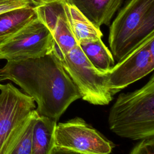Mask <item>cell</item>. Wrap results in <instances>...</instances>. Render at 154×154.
<instances>
[{"instance_id":"cell-4","label":"cell","mask_w":154,"mask_h":154,"mask_svg":"<svg viewBox=\"0 0 154 154\" xmlns=\"http://www.w3.org/2000/svg\"><path fill=\"white\" fill-rule=\"evenodd\" d=\"M36 106L33 99L10 83L0 84V154H10Z\"/></svg>"},{"instance_id":"cell-5","label":"cell","mask_w":154,"mask_h":154,"mask_svg":"<svg viewBox=\"0 0 154 154\" xmlns=\"http://www.w3.org/2000/svg\"><path fill=\"white\" fill-rule=\"evenodd\" d=\"M57 56L77 88L81 99L96 105H106L112 100L106 72L92 65L78 44L66 54Z\"/></svg>"},{"instance_id":"cell-17","label":"cell","mask_w":154,"mask_h":154,"mask_svg":"<svg viewBox=\"0 0 154 154\" xmlns=\"http://www.w3.org/2000/svg\"><path fill=\"white\" fill-rule=\"evenodd\" d=\"M129 154H154V138L143 140L134 146Z\"/></svg>"},{"instance_id":"cell-13","label":"cell","mask_w":154,"mask_h":154,"mask_svg":"<svg viewBox=\"0 0 154 154\" xmlns=\"http://www.w3.org/2000/svg\"><path fill=\"white\" fill-rule=\"evenodd\" d=\"M37 16L34 7L7 11L0 14V42L18 32Z\"/></svg>"},{"instance_id":"cell-11","label":"cell","mask_w":154,"mask_h":154,"mask_svg":"<svg viewBox=\"0 0 154 154\" xmlns=\"http://www.w3.org/2000/svg\"><path fill=\"white\" fill-rule=\"evenodd\" d=\"M67 19L78 44L102 38L100 28L94 25L75 5L63 0Z\"/></svg>"},{"instance_id":"cell-1","label":"cell","mask_w":154,"mask_h":154,"mask_svg":"<svg viewBox=\"0 0 154 154\" xmlns=\"http://www.w3.org/2000/svg\"><path fill=\"white\" fill-rule=\"evenodd\" d=\"M10 80L37 104L35 110L58 122L80 94L54 51L39 58L7 61L0 81Z\"/></svg>"},{"instance_id":"cell-18","label":"cell","mask_w":154,"mask_h":154,"mask_svg":"<svg viewBox=\"0 0 154 154\" xmlns=\"http://www.w3.org/2000/svg\"><path fill=\"white\" fill-rule=\"evenodd\" d=\"M51 154H83L66 148L55 146Z\"/></svg>"},{"instance_id":"cell-10","label":"cell","mask_w":154,"mask_h":154,"mask_svg":"<svg viewBox=\"0 0 154 154\" xmlns=\"http://www.w3.org/2000/svg\"><path fill=\"white\" fill-rule=\"evenodd\" d=\"M75 5L94 25H109L122 0H65Z\"/></svg>"},{"instance_id":"cell-2","label":"cell","mask_w":154,"mask_h":154,"mask_svg":"<svg viewBox=\"0 0 154 154\" xmlns=\"http://www.w3.org/2000/svg\"><path fill=\"white\" fill-rule=\"evenodd\" d=\"M109 129L134 140L154 137V76L141 88L119 95L111 108Z\"/></svg>"},{"instance_id":"cell-8","label":"cell","mask_w":154,"mask_h":154,"mask_svg":"<svg viewBox=\"0 0 154 154\" xmlns=\"http://www.w3.org/2000/svg\"><path fill=\"white\" fill-rule=\"evenodd\" d=\"M55 146L83 154H110L112 145L82 119L57 123Z\"/></svg>"},{"instance_id":"cell-12","label":"cell","mask_w":154,"mask_h":154,"mask_svg":"<svg viewBox=\"0 0 154 154\" xmlns=\"http://www.w3.org/2000/svg\"><path fill=\"white\" fill-rule=\"evenodd\" d=\"M57 122L43 116H37L32 135V154H51L55 146Z\"/></svg>"},{"instance_id":"cell-9","label":"cell","mask_w":154,"mask_h":154,"mask_svg":"<svg viewBox=\"0 0 154 154\" xmlns=\"http://www.w3.org/2000/svg\"><path fill=\"white\" fill-rule=\"evenodd\" d=\"M37 17L50 31L54 50L58 56L66 54L78 43L66 16L63 0H36Z\"/></svg>"},{"instance_id":"cell-15","label":"cell","mask_w":154,"mask_h":154,"mask_svg":"<svg viewBox=\"0 0 154 154\" xmlns=\"http://www.w3.org/2000/svg\"><path fill=\"white\" fill-rule=\"evenodd\" d=\"M37 115V112L34 109L20 138L10 154H32V131L35 120Z\"/></svg>"},{"instance_id":"cell-7","label":"cell","mask_w":154,"mask_h":154,"mask_svg":"<svg viewBox=\"0 0 154 154\" xmlns=\"http://www.w3.org/2000/svg\"><path fill=\"white\" fill-rule=\"evenodd\" d=\"M153 69L154 34H152L106 72L108 88L114 95L147 75Z\"/></svg>"},{"instance_id":"cell-16","label":"cell","mask_w":154,"mask_h":154,"mask_svg":"<svg viewBox=\"0 0 154 154\" xmlns=\"http://www.w3.org/2000/svg\"><path fill=\"white\" fill-rule=\"evenodd\" d=\"M36 0H0V14L17 8L35 7Z\"/></svg>"},{"instance_id":"cell-3","label":"cell","mask_w":154,"mask_h":154,"mask_svg":"<svg viewBox=\"0 0 154 154\" xmlns=\"http://www.w3.org/2000/svg\"><path fill=\"white\" fill-rule=\"evenodd\" d=\"M154 34V0H129L111 23L110 51L117 62Z\"/></svg>"},{"instance_id":"cell-6","label":"cell","mask_w":154,"mask_h":154,"mask_svg":"<svg viewBox=\"0 0 154 154\" xmlns=\"http://www.w3.org/2000/svg\"><path fill=\"white\" fill-rule=\"evenodd\" d=\"M54 45L50 31L36 16L16 34L0 42V60L42 57L51 52Z\"/></svg>"},{"instance_id":"cell-14","label":"cell","mask_w":154,"mask_h":154,"mask_svg":"<svg viewBox=\"0 0 154 154\" xmlns=\"http://www.w3.org/2000/svg\"><path fill=\"white\" fill-rule=\"evenodd\" d=\"M78 45L89 61L97 70L106 72L114 66L113 55L102 38L84 42Z\"/></svg>"}]
</instances>
